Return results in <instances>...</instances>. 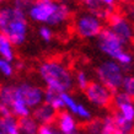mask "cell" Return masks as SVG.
I'll use <instances>...</instances> for the list:
<instances>
[{"label":"cell","mask_w":134,"mask_h":134,"mask_svg":"<svg viewBox=\"0 0 134 134\" xmlns=\"http://www.w3.org/2000/svg\"><path fill=\"white\" fill-rule=\"evenodd\" d=\"M33 0H11V6L19 9V10H22V11L27 12L29 8L31 6Z\"/></svg>","instance_id":"cell-26"},{"label":"cell","mask_w":134,"mask_h":134,"mask_svg":"<svg viewBox=\"0 0 134 134\" xmlns=\"http://www.w3.org/2000/svg\"><path fill=\"white\" fill-rule=\"evenodd\" d=\"M117 132V126H116L113 116H106L105 118H102L100 134H116Z\"/></svg>","instance_id":"cell-20"},{"label":"cell","mask_w":134,"mask_h":134,"mask_svg":"<svg viewBox=\"0 0 134 134\" xmlns=\"http://www.w3.org/2000/svg\"><path fill=\"white\" fill-rule=\"evenodd\" d=\"M121 91L134 97V75H124L121 85Z\"/></svg>","instance_id":"cell-22"},{"label":"cell","mask_w":134,"mask_h":134,"mask_svg":"<svg viewBox=\"0 0 134 134\" xmlns=\"http://www.w3.org/2000/svg\"><path fill=\"white\" fill-rule=\"evenodd\" d=\"M55 122H57V128L60 132V134H69L77 130L76 118L68 111H62L60 113H58Z\"/></svg>","instance_id":"cell-13"},{"label":"cell","mask_w":134,"mask_h":134,"mask_svg":"<svg viewBox=\"0 0 134 134\" xmlns=\"http://www.w3.org/2000/svg\"><path fill=\"white\" fill-rule=\"evenodd\" d=\"M116 134H129V133H122V132H117Z\"/></svg>","instance_id":"cell-31"},{"label":"cell","mask_w":134,"mask_h":134,"mask_svg":"<svg viewBox=\"0 0 134 134\" xmlns=\"http://www.w3.org/2000/svg\"><path fill=\"white\" fill-rule=\"evenodd\" d=\"M100 1H101V4L103 5L107 10H110V11H112V9L117 4V0H100Z\"/></svg>","instance_id":"cell-28"},{"label":"cell","mask_w":134,"mask_h":134,"mask_svg":"<svg viewBox=\"0 0 134 134\" xmlns=\"http://www.w3.org/2000/svg\"><path fill=\"white\" fill-rule=\"evenodd\" d=\"M0 73L6 77L12 76L14 73H15V66L12 64V62L0 59Z\"/></svg>","instance_id":"cell-24"},{"label":"cell","mask_w":134,"mask_h":134,"mask_svg":"<svg viewBox=\"0 0 134 134\" xmlns=\"http://www.w3.org/2000/svg\"><path fill=\"white\" fill-rule=\"evenodd\" d=\"M84 92L87 101L96 107L105 108L112 103L113 92L105 85H102L100 81H91L89 86L84 90Z\"/></svg>","instance_id":"cell-9"},{"label":"cell","mask_w":134,"mask_h":134,"mask_svg":"<svg viewBox=\"0 0 134 134\" xmlns=\"http://www.w3.org/2000/svg\"><path fill=\"white\" fill-rule=\"evenodd\" d=\"M19 128L21 134H38L40 124L35 121L32 116L19 118Z\"/></svg>","instance_id":"cell-17"},{"label":"cell","mask_w":134,"mask_h":134,"mask_svg":"<svg viewBox=\"0 0 134 134\" xmlns=\"http://www.w3.org/2000/svg\"><path fill=\"white\" fill-rule=\"evenodd\" d=\"M103 29V21L92 12H79L74 20V31L84 40L96 38Z\"/></svg>","instance_id":"cell-6"},{"label":"cell","mask_w":134,"mask_h":134,"mask_svg":"<svg viewBox=\"0 0 134 134\" xmlns=\"http://www.w3.org/2000/svg\"><path fill=\"white\" fill-rule=\"evenodd\" d=\"M69 134H84V133H81L80 130H75V132H73V133H69Z\"/></svg>","instance_id":"cell-30"},{"label":"cell","mask_w":134,"mask_h":134,"mask_svg":"<svg viewBox=\"0 0 134 134\" xmlns=\"http://www.w3.org/2000/svg\"><path fill=\"white\" fill-rule=\"evenodd\" d=\"M38 36L44 43H51L53 41V38H54V32H53L52 27L41 25L40 29H38Z\"/></svg>","instance_id":"cell-23"},{"label":"cell","mask_w":134,"mask_h":134,"mask_svg":"<svg viewBox=\"0 0 134 134\" xmlns=\"http://www.w3.org/2000/svg\"><path fill=\"white\" fill-rule=\"evenodd\" d=\"M38 75L46 87L55 92H70L74 87V74L68 65L57 59L42 62L38 66Z\"/></svg>","instance_id":"cell-2"},{"label":"cell","mask_w":134,"mask_h":134,"mask_svg":"<svg viewBox=\"0 0 134 134\" xmlns=\"http://www.w3.org/2000/svg\"><path fill=\"white\" fill-rule=\"evenodd\" d=\"M96 76L102 85H105L112 92H117L121 90V85L124 77V69L117 62L106 59L101 62L96 68Z\"/></svg>","instance_id":"cell-5"},{"label":"cell","mask_w":134,"mask_h":134,"mask_svg":"<svg viewBox=\"0 0 134 134\" xmlns=\"http://www.w3.org/2000/svg\"><path fill=\"white\" fill-rule=\"evenodd\" d=\"M0 134H4V133H3V132H1V130H0Z\"/></svg>","instance_id":"cell-32"},{"label":"cell","mask_w":134,"mask_h":134,"mask_svg":"<svg viewBox=\"0 0 134 134\" xmlns=\"http://www.w3.org/2000/svg\"><path fill=\"white\" fill-rule=\"evenodd\" d=\"M38 134H60V132L53 124H42L38 128Z\"/></svg>","instance_id":"cell-27"},{"label":"cell","mask_w":134,"mask_h":134,"mask_svg":"<svg viewBox=\"0 0 134 134\" xmlns=\"http://www.w3.org/2000/svg\"><path fill=\"white\" fill-rule=\"evenodd\" d=\"M112 103L116 107V114L127 122L134 123V100L132 96L123 91H117L113 95Z\"/></svg>","instance_id":"cell-10"},{"label":"cell","mask_w":134,"mask_h":134,"mask_svg":"<svg viewBox=\"0 0 134 134\" xmlns=\"http://www.w3.org/2000/svg\"><path fill=\"white\" fill-rule=\"evenodd\" d=\"M0 32L14 46H22L29 36L27 14L11 5L0 6Z\"/></svg>","instance_id":"cell-3"},{"label":"cell","mask_w":134,"mask_h":134,"mask_svg":"<svg viewBox=\"0 0 134 134\" xmlns=\"http://www.w3.org/2000/svg\"><path fill=\"white\" fill-rule=\"evenodd\" d=\"M80 1H81L82 6L86 9V11L92 12L95 15H97L102 21L108 20L110 15L112 14V11L107 10V9L101 4L100 0H80Z\"/></svg>","instance_id":"cell-14"},{"label":"cell","mask_w":134,"mask_h":134,"mask_svg":"<svg viewBox=\"0 0 134 134\" xmlns=\"http://www.w3.org/2000/svg\"><path fill=\"white\" fill-rule=\"evenodd\" d=\"M0 130L4 134H21L19 128V119L12 114L0 117Z\"/></svg>","instance_id":"cell-16"},{"label":"cell","mask_w":134,"mask_h":134,"mask_svg":"<svg viewBox=\"0 0 134 134\" xmlns=\"http://www.w3.org/2000/svg\"><path fill=\"white\" fill-rule=\"evenodd\" d=\"M31 114L35 118V121L40 126H42V124H53L55 122V118H57L58 113L53 107H51L49 105L43 102L40 106H37L36 108H33Z\"/></svg>","instance_id":"cell-12"},{"label":"cell","mask_w":134,"mask_h":134,"mask_svg":"<svg viewBox=\"0 0 134 134\" xmlns=\"http://www.w3.org/2000/svg\"><path fill=\"white\" fill-rule=\"evenodd\" d=\"M101 129V119H91L86 126V132L89 134H100Z\"/></svg>","instance_id":"cell-25"},{"label":"cell","mask_w":134,"mask_h":134,"mask_svg":"<svg viewBox=\"0 0 134 134\" xmlns=\"http://www.w3.org/2000/svg\"><path fill=\"white\" fill-rule=\"evenodd\" d=\"M0 59H5L9 62L15 60V46L1 32H0Z\"/></svg>","instance_id":"cell-15"},{"label":"cell","mask_w":134,"mask_h":134,"mask_svg":"<svg viewBox=\"0 0 134 134\" xmlns=\"http://www.w3.org/2000/svg\"><path fill=\"white\" fill-rule=\"evenodd\" d=\"M90 82H91L90 76L85 70H77L76 73H75V75H74V85H76L77 89L84 91L89 86Z\"/></svg>","instance_id":"cell-21"},{"label":"cell","mask_w":134,"mask_h":134,"mask_svg":"<svg viewBox=\"0 0 134 134\" xmlns=\"http://www.w3.org/2000/svg\"><path fill=\"white\" fill-rule=\"evenodd\" d=\"M133 98H134V97H133Z\"/></svg>","instance_id":"cell-34"},{"label":"cell","mask_w":134,"mask_h":134,"mask_svg":"<svg viewBox=\"0 0 134 134\" xmlns=\"http://www.w3.org/2000/svg\"><path fill=\"white\" fill-rule=\"evenodd\" d=\"M58 1H60V3H63V4H66V5H69L70 6V4H74L76 0H58Z\"/></svg>","instance_id":"cell-29"},{"label":"cell","mask_w":134,"mask_h":134,"mask_svg":"<svg viewBox=\"0 0 134 134\" xmlns=\"http://www.w3.org/2000/svg\"><path fill=\"white\" fill-rule=\"evenodd\" d=\"M15 92L22 101L27 105L29 108L33 110L37 106L43 103L44 90L40 85H36L30 81H22L15 85Z\"/></svg>","instance_id":"cell-7"},{"label":"cell","mask_w":134,"mask_h":134,"mask_svg":"<svg viewBox=\"0 0 134 134\" xmlns=\"http://www.w3.org/2000/svg\"><path fill=\"white\" fill-rule=\"evenodd\" d=\"M27 19L38 25L62 27L70 19V6L58 0H33L27 10Z\"/></svg>","instance_id":"cell-1"},{"label":"cell","mask_w":134,"mask_h":134,"mask_svg":"<svg viewBox=\"0 0 134 134\" xmlns=\"http://www.w3.org/2000/svg\"><path fill=\"white\" fill-rule=\"evenodd\" d=\"M14 91H15V86L12 84L0 85V103L8 106L10 108V103L14 98Z\"/></svg>","instance_id":"cell-19"},{"label":"cell","mask_w":134,"mask_h":134,"mask_svg":"<svg viewBox=\"0 0 134 134\" xmlns=\"http://www.w3.org/2000/svg\"><path fill=\"white\" fill-rule=\"evenodd\" d=\"M97 47L102 54L108 59L117 62L123 69H128L134 62L133 55L126 51V44L123 43L108 27L103 29L97 37Z\"/></svg>","instance_id":"cell-4"},{"label":"cell","mask_w":134,"mask_h":134,"mask_svg":"<svg viewBox=\"0 0 134 134\" xmlns=\"http://www.w3.org/2000/svg\"><path fill=\"white\" fill-rule=\"evenodd\" d=\"M60 97H62V101H63V105H64V108L69 113L73 114L75 118H79V119L86 121V122L91 121V118H92L91 111L82 102L77 101L70 92L60 93Z\"/></svg>","instance_id":"cell-11"},{"label":"cell","mask_w":134,"mask_h":134,"mask_svg":"<svg viewBox=\"0 0 134 134\" xmlns=\"http://www.w3.org/2000/svg\"><path fill=\"white\" fill-rule=\"evenodd\" d=\"M110 27L108 29L124 43L128 44L134 40V25L130 22L129 19L123 16L121 14L113 12L108 17Z\"/></svg>","instance_id":"cell-8"},{"label":"cell","mask_w":134,"mask_h":134,"mask_svg":"<svg viewBox=\"0 0 134 134\" xmlns=\"http://www.w3.org/2000/svg\"><path fill=\"white\" fill-rule=\"evenodd\" d=\"M1 1H3V0H0V4H1Z\"/></svg>","instance_id":"cell-33"},{"label":"cell","mask_w":134,"mask_h":134,"mask_svg":"<svg viewBox=\"0 0 134 134\" xmlns=\"http://www.w3.org/2000/svg\"><path fill=\"white\" fill-rule=\"evenodd\" d=\"M43 102L49 105L51 107H53L55 111H60L64 108V105H63V101H62L60 93L55 92V91H52V90H44V98H43Z\"/></svg>","instance_id":"cell-18"}]
</instances>
